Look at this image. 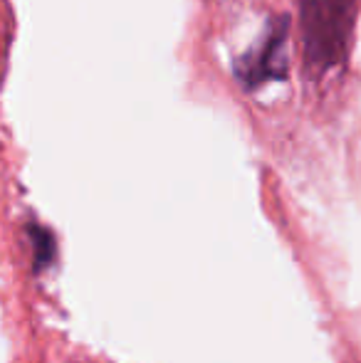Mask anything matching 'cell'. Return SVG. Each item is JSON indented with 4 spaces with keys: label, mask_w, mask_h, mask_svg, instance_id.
<instances>
[{
    "label": "cell",
    "mask_w": 361,
    "mask_h": 363,
    "mask_svg": "<svg viewBox=\"0 0 361 363\" xmlns=\"http://www.w3.org/2000/svg\"><path fill=\"white\" fill-rule=\"evenodd\" d=\"M359 0H302L299 35L307 72L322 77L344 65L357 25Z\"/></svg>",
    "instance_id": "1"
},
{
    "label": "cell",
    "mask_w": 361,
    "mask_h": 363,
    "mask_svg": "<svg viewBox=\"0 0 361 363\" xmlns=\"http://www.w3.org/2000/svg\"><path fill=\"white\" fill-rule=\"evenodd\" d=\"M287 33L289 18L279 15V18L270 20L265 35L245 55L235 60V77L243 82L245 89H257L267 82L287 77Z\"/></svg>",
    "instance_id": "2"
},
{
    "label": "cell",
    "mask_w": 361,
    "mask_h": 363,
    "mask_svg": "<svg viewBox=\"0 0 361 363\" xmlns=\"http://www.w3.org/2000/svg\"><path fill=\"white\" fill-rule=\"evenodd\" d=\"M30 240H33L35 267L45 269L55 259V252H57L52 235H50V230H45L43 225H33V228H30Z\"/></svg>",
    "instance_id": "3"
}]
</instances>
